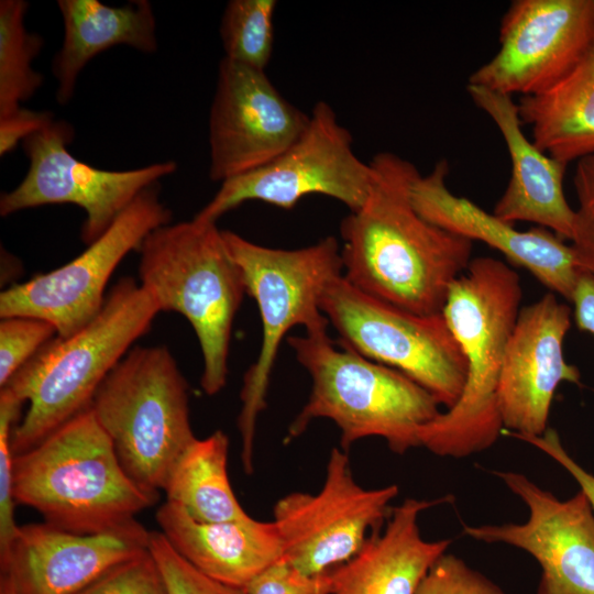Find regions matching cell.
<instances>
[{
	"mask_svg": "<svg viewBox=\"0 0 594 594\" xmlns=\"http://www.w3.org/2000/svg\"><path fill=\"white\" fill-rule=\"evenodd\" d=\"M468 94L499 130L510 158L508 184L494 215L513 223L528 221L572 240L575 210L564 195L566 166L546 154L522 131L518 105L512 96L468 84Z\"/></svg>",
	"mask_w": 594,
	"mask_h": 594,
	"instance_id": "20",
	"label": "cell"
},
{
	"mask_svg": "<svg viewBox=\"0 0 594 594\" xmlns=\"http://www.w3.org/2000/svg\"><path fill=\"white\" fill-rule=\"evenodd\" d=\"M499 47L468 84L508 96H537L559 82L594 43V0H515Z\"/></svg>",
	"mask_w": 594,
	"mask_h": 594,
	"instance_id": "14",
	"label": "cell"
},
{
	"mask_svg": "<svg viewBox=\"0 0 594 594\" xmlns=\"http://www.w3.org/2000/svg\"><path fill=\"white\" fill-rule=\"evenodd\" d=\"M148 550L164 579L167 594H249L246 588L213 580L194 568L162 532L151 531Z\"/></svg>",
	"mask_w": 594,
	"mask_h": 594,
	"instance_id": "29",
	"label": "cell"
},
{
	"mask_svg": "<svg viewBox=\"0 0 594 594\" xmlns=\"http://www.w3.org/2000/svg\"><path fill=\"white\" fill-rule=\"evenodd\" d=\"M494 474L525 503L527 521L464 525L463 534L531 554L541 566L537 594H594V508L586 494L560 499L521 473Z\"/></svg>",
	"mask_w": 594,
	"mask_h": 594,
	"instance_id": "16",
	"label": "cell"
},
{
	"mask_svg": "<svg viewBox=\"0 0 594 594\" xmlns=\"http://www.w3.org/2000/svg\"><path fill=\"white\" fill-rule=\"evenodd\" d=\"M138 251L140 284L161 311L189 321L204 359L201 387L207 395L218 394L227 384L232 326L246 294L223 231L194 217L152 231Z\"/></svg>",
	"mask_w": 594,
	"mask_h": 594,
	"instance_id": "6",
	"label": "cell"
},
{
	"mask_svg": "<svg viewBox=\"0 0 594 594\" xmlns=\"http://www.w3.org/2000/svg\"><path fill=\"white\" fill-rule=\"evenodd\" d=\"M57 334L48 321L34 317H7L0 322V387Z\"/></svg>",
	"mask_w": 594,
	"mask_h": 594,
	"instance_id": "28",
	"label": "cell"
},
{
	"mask_svg": "<svg viewBox=\"0 0 594 594\" xmlns=\"http://www.w3.org/2000/svg\"><path fill=\"white\" fill-rule=\"evenodd\" d=\"M75 594H167L150 550L107 571Z\"/></svg>",
	"mask_w": 594,
	"mask_h": 594,
	"instance_id": "31",
	"label": "cell"
},
{
	"mask_svg": "<svg viewBox=\"0 0 594 594\" xmlns=\"http://www.w3.org/2000/svg\"><path fill=\"white\" fill-rule=\"evenodd\" d=\"M515 439L534 446L562 466L586 494L594 508V474L587 472L569 454L554 429L548 428L541 436Z\"/></svg>",
	"mask_w": 594,
	"mask_h": 594,
	"instance_id": "36",
	"label": "cell"
},
{
	"mask_svg": "<svg viewBox=\"0 0 594 594\" xmlns=\"http://www.w3.org/2000/svg\"><path fill=\"white\" fill-rule=\"evenodd\" d=\"M24 404L9 389L0 392V560L3 559L16 534L14 498L12 493L11 437Z\"/></svg>",
	"mask_w": 594,
	"mask_h": 594,
	"instance_id": "30",
	"label": "cell"
},
{
	"mask_svg": "<svg viewBox=\"0 0 594 594\" xmlns=\"http://www.w3.org/2000/svg\"><path fill=\"white\" fill-rule=\"evenodd\" d=\"M373 179L371 163L353 150L351 132L321 100L311 109L305 131L288 148L264 166L221 183L195 218L217 222L246 201L289 210L309 195L333 198L355 211L365 202Z\"/></svg>",
	"mask_w": 594,
	"mask_h": 594,
	"instance_id": "10",
	"label": "cell"
},
{
	"mask_svg": "<svg viewBox=\"0 0 594 594\" xmlns=\"http://www.w3.org/2000/svg\"><path fill=\"white\" fill-rule=\"evenodd\" d=\"M320 308L339 345L399 371L447 409L458 402L466 364L442 314L404 310L361 292L342 274L326 286Z\"/></svg>",
	"mask_w": 594,
	"mask_h": 594,
	"instance_id": "9",
	"label": "cell"
},
{
	"mask_svg": "<svg viewBox=\"0 0 594 594\" xmlns=\"http://www.w3.org/2000/svg\"><path fill=\"white\" fill-rule=\"evenodd\" d=\"M517 105L531 141L546 154L568 165L593 153L594 43L559 82Z\"/></svg>",
	"mask_w": 594,
	"mask_h": 594,
	"instance_id": "24",
	"label": "cell"
},
{
	"mask_svg": "<svg viewBox=\"0 0 594 594\" xmlns=\"http://www.w3.org/2000/svg\"><path fill=\"white\" fill-rule=\"evenodd\" d=\"M287 342L311 380L308 400L290 424L288 440L323 418L338 427L346 452L354 442L372 437L384 439L397 454L420 448L421 428L441 413L430 392L399 371L334 345L327 331L290 336Z\"/></svg>",
	"mask_w": 594,
	"mask_h": 594,
	"instance_id": "5",
	"label": "cell"
},
{
	"mask_svg": "<svg viewBox=\"0 0 594 594\" xmlns=\"http://www.w3.org/2000/svg\"><path fill=\"white\" fill-rule=\"evenodd\" d=\"M160 311L145 287L123 277L88 324L70 337L53 338L23 365L2 387L29 403L12 431L13 454L33 448L88 408L102 381Z\"/></svg>",
	"mask_w": 594,
	"mask_h": 594,
	"instance_id": "4",
	"label": "cell"
},
{
	"mask_svg": "<svg viewBox=\"0 0 594 594\" xmlns=\"http://www.w3.org/2000/svg\"><path fill=\"white\" fill-rule=\"evenodd\" d=\"M398 493L396 484L362 487L354 480L348 452L333 448L317 493L292 492L273 507L282 559L308 575L322 574L350 560L370 530L378 529L388 518L391 502Z\"/></svg>",
	"mask_w": 594,
	"mask_h": 594,
	"instance_id": "13",
	"label": "cell"
},
{
	"mask_svg": "<svg viewBox=\"0 0 594 594\" xmlns=\"http://www.w3.org/2000/svg\"><path fill=\"white\" fill-rule=\"evenodd\" d=\"M365 202L343 218L342 275L361 292L418 315L442 314L452 284L471 263L473 242L426 220L414 207L416 166L397 154L370 161Z\"/></svg>",
	"mask_w": 594,
	"mask_h": 594,
	"instance_id": "1",
	"label": "cell"
},
{
	"mask_svg": "<svg viewBox=\"0 0 594 594\" xmlns=\"http://www.w3.org/2000/svg\"><path fill=\"white\" fill-rule=\"evenodd\" d=\"M308 122L309 113L290 103L265 70L222 57L208 121L210 179L223 183L264 166Z\"/></svg>",
	"mask_w": 594,
	"mask_h": 594,
	"instance_id": "15",
	"label": "cell"
},
{
	"mask_svg": "<svg viewBox=\"0 0 594 594\" xmlns=\"http://www.w3.org/2000/svg\"><path fill=\"white\" fill-rule=\"evenodd\" d=\"M416 594H505L462 559L444 553L430 568Z\"/></svg>",
	"mask_w": 594,
	"mask_h": 594,
	"instance_id": "33",
	"label": "cell"
},
{
	"mask_svg": "<svg viewBox=\"0 0 594 594\" xmlns=\"http://www.w3.org/2000/svg\"><path fill=\"white\" fill-rule=\"evenodd\" d=\"M0 594H18L12 581L4 574L0 579Z\"/></svg>",
	"mask_w": 594,
	"mask_h": 594,
	"instance_id": "38",
	"label": "cell"
},
{
	"mask_svg": "<svg viewBox=\"0 0 594 594\" xmlns=\"http://www.w3.org/2000/svg\"><path fill=\"white\" fill-rule=\"evenodd\" d=\"M223 238L241 268L246 294L256 302L262 323L260 352L244 375L238 418L242 463L250 474L255 425L266 406L280 343L297 326L305 328L306 333L328 331L320 298L329 282L342 274L341 246L332 235L293 250L256 244L232 231H223Z\"/></svg>",
	"mask_w": 594,
	"mask_h": 594,
	"instance_id": "7",
	"label": "cell"
},
{
	"mask_svg": "<svg viewBox=\"0 0 594 594\" xmlns=\"http://www.w3.org/2000/svg\"><path fill=\"white\" fill-rule=\"evenodd\" d=\"M448 175L446 160L437 162L429 174L417 175L410 189L415 209L449 232L499 251L551 293L570 301L582 271L573 246L541 227L519 231L468 198L454 195L447 186Z\"/></svg>",
	"mask_w": 594,
	"mask_h": 594,
	"instance_id": "18",
	"label": "cell"
},
{
	"mask_svg": "<svg viewBox=\"0 0 594 594\" xmlns=\"http://www.w3.org/2000/svg\"><path fill=\"white\" fill-rule=\"evenodd\" d=\"M172 212L160 199L158 183L143 190L95 242L77 257L46 274L15 284L0 295V317H34L51 322L67 338L102 309L112 273L132 250Z\"/></svg>",
	"mask_w": 594,
	"mask_h": 594,
	"instance_id": "11",
	"label": "cell"
},
{
	"mask_svg": "<svg viewBox=\"0 0 594 594\" xmlns=\"http://www.w3.org/2000/svg\"><path fill=\"white\" fill-rule=\"evenodd\" d=\"M246 591L249 594H332L327 572L308 575L283 559L253 580Z\"/></svg>",
	"mask_w": 594,
	"mask_h": 594,
	"instance_id": "34",
	"label": "cell"
},
{
	"mask_svg": "<svg viewBox=\"0 0 594 594\" xmlns=\"http://www.w3.org/2000/svg\"><path fill=\"white\" fill-rule=\"evenodd\" d=\"M156 521L169 544L194 568L221 583L246 588L283 557L275 522L244 519L202 522L166 501Z\"/></svg>",
	"mask_w": 594,
	"mask_h": 594,
	"instance_id": "22",
	"label": "cell"
},
{
	"mask_svg": "<svg viewBox=\"0 0 594 594\" xmlns=\"http://www.w3.org/2000/svg\"><path fill=\"white\" fill-rule=\"evenodd\" d=\"M150 532L138 520L82 535L46 522L19 526L0 560L18 594H75L116 565L148 550Z\"/></svg>",
	"mask_w": 594,
	"mask_h": 594,
	"instance_id": "19",
	"label": "cell"
},
{
	"mask_svg": "<svg viewBox=\"0 0 594 594\" xmlns=\"http://www.w3.org/2000/svg\"><path fill=\"white\" fill-rule=\"evenodd\" d=\"M275 0H231L220 23L224 58L261 70L274 46Z\"/></svg>",
	"mask_w": 594,
	"mask_h": 594,
	"instance_id": "27",
	"label": "cell"
},
{
	"mask_svg": "<svg viewBox=\"0 0 594 594\" xmlns=\"http://www.w3.org/2000/svg\"><path fill=\"white\" fill-rule=\"evenodd\" d=\"M521 298L518 273L491 256L472 260L452 284L442 315L465 359L466 378L458 402L421 428L420 448L461 459L499 438L504 427L497 389Z\"/></svg>",
	"mask_w": 594,
	"mask_h": 594,
	"instance_id": "2",
	"label": "cell"
},
{
	"mask_svg": "<svg viewBox=\"0 0 594 594\" xmlns=\"http://www.w3.org/2000/svg\"><path fill=\"white\" fill-rule=\"evenodd\" d=\"M573 183L578 208L571 245L581 270L594 274V152L576 161Z\"/></svg>",
	"mask_w": 594,
	"mask_h": 594,
	"instance_id": "32",
	"label": "cell"
},
{
	"mask_svg": "<svg viewBox=\"0 0 594 594\" xmlns=\"http://www.w3.org/2000/svg\"><path fill=\"white\" fill-rule=\"evenodd\" d=\"M571 317L572 308L551 292L520 309L505 349L497 389L507 436H541L548 429L559 385H580L581 373L566 362L563 352Z\"/></svg>",
	"mask_w": 594,
	"mask_h": 594,
	"instance_id": "17",
	"label": "cell"
},
{
	"mask_svg": "<svg viewBox=\"0 0 594 594\" xmlns=\"http://www.w3.org/2000/svg\"><path fill=\"white\" fill-rule=\"evenodd\" d=\"M89 408L130 479L158 498L196 440L188 385L166 346H134L96 391Z\"/></svg>",
	"mask_w": 594,
	"mask_h": 594,
	"instance_id": "8",
	"label": "cell"
},
{
	"mask_svg": "<svg viewBox=\"0 0 594 594\" xmlns=\"http://www.w3.org/2000/svg\"><path fill=\"white\" fill-rule=\"evenodd\" d=\"M57 7L64 37L52 72L59 105L70 101L81 70L100 53L118 45L147 54L157 50L156 19L147 0H132L120 7L98 0H58Z\"/></svg>",
	"mask_w": 594,
	"mask_h": 594,
	"instance_id": "23",
	"label": "cell"
},
{
	"mask_svg": "<svg viewBox=\"0 0 594 594\" xmlns=\"http://www.w3.org/2000/svg\"><path fill=\"white\" fill-rule=\"evenodd\" d=\"M74 138L72 124L54 120L21 143L29 169L15 188L1 195L0 216L45 205L73 204L86 213L80 237L89 245L143 190L174 174L177 163L157 162L127 170L101 169L68 151Z\"/></svg>",
	"mask_w": 594,
	"mask_h": 594,
	"instance_id": "12",
	"label": "cell"
},
{
	"mask_svg": "<svg viewBox=\"0 0 594 594\" xmlns=\"http://www.w3.org/2000/svg\"><path fill=\"white\" fill-rule=\"evenodd\" d=\"M54 120V114L50 110H32L23 107L0 117V155H7L20 142L46 128Z\"/></svg>",
	"mask_w": 594,
	"mask_h": 594,
	"instance_id": "35",
	"label": "cell"
},
{
	"mask_svg": "<svg viewBox=\"0 0 594 594\" xmlns=\"http://www.w3.org/2000/svg\"><path fill=\"white\" fill-rule=\"evenodd\" d=\"M407 498L392 508L383 531L371 532L350 560L327 571L332 594H416L421 581L451 544L425 540L418 519L422 512L447 503Z\"/></svg>",
	"mask_w": 594,
	"mask_h": 594,
	"instance_id": "21",
	"label": "cell"
},
{
	"mask_svg": "<svg viewBox=\"0 0 594 594\" xmlns=\"http://www.w3.org/2000/svg\"><path fill=\"white\" fill-rule=\"evenodd\" d=\"M228 436L217 430L197 439L175 463L164 488L167 499L194 519L219 522L248 518L228 476Z\"/></svg>",
	"mask_w": 594,
	"mask_h": 594,
	"instance_id": "25",
	"label": "cell"
},
{
	"mask_svg": "<svg viewBox=\"0 0 594 594\" xmlns=\"http://www.w3.org/2000/svg\"><path fill=\"white\" fill-rule=\"evenodd\" d=\"M570 302L578 328L594 337V274L581 271Z\"/></svg>",
	"mask_w": 594,
	"mask_h": 594,
	"instance_id": "37",
	"label": "cell"
},
{
	"mask_svg": "<svg viewBox=\"0 0 594 594\" xmlns=\"http://www.w3.org/2000/svg\"><path fill=\"white\" fill-rule=\"evenodd\" d=\"M29 2L0 1V117L8 116L29 100L43 85L44 77L33 68L44 40L28 31Z\"/></svg>",
	"mask_w": 594,
	"mask_h": 594,
	"instance_id": "26",
	"label": "cell"
},
{
	"mask_svg": "<svg viewBox=\"0 0 594 594\" xmlns=\"http://www.w3.org/2000/svg\"><path fill=\"white\" fill-rule=\"evenodd\" d=\"M12 493L44 522L82 535L122 527L158 499L130 479L89 407L13 454Z\"/></svg>",
	"mask_w": 594,
	"mask_h": 594,
	"instance_id": "3",
	"label": "cell"
}]
</instances>
